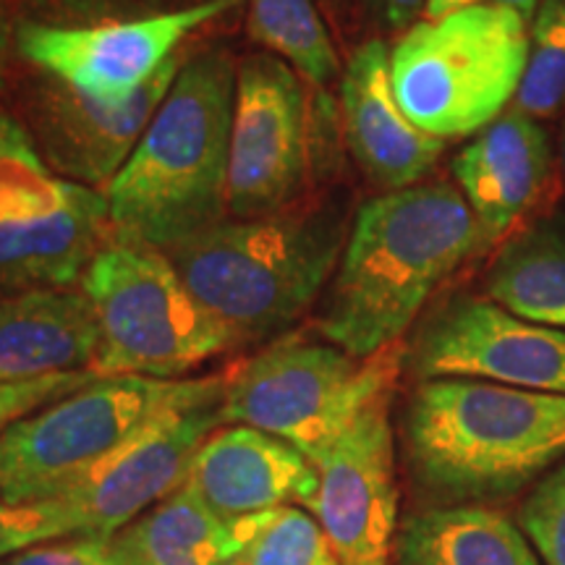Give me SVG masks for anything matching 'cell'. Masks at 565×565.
Masks as SVG:
<instances>
[{
	"instance_id": "1",
	"label": "cell",
	"mask_w": 565,
	"mask_h": 565,
	"mask_svg": "<svg viewBox=\"0 0 565 565\" xmlns=\"http://www.w3.org/2000/svg\"><path fill=\"white\" fill-rule=\"evenodd\" d=\"M482 246L475 212L445 181L385 192L353 215L315 328L353 356L404 341L416 315Z\"/></svg>"
},
{
	"instance_id": "22",
	"label": "cell",
	"mask_w": 565,
	"mask_h": 565,
	"mask_svg": "<svg viewBox=\"0 0 565 565\" xmlns=\"http://www.w3.org/2000/svg\"><path fill=\"white\" fill-rule=\"evenodd\" d=\"M246 30L309 87L324 89L343 76L335 42L315 0H246Z\"/></svg>"
},
{
	"instance_id": "35",
	"label": "cell",
	"mask_w": 565,
	"mask_h": 565,
	"mask_svg": "<svg viewBox=\"0 0 565 565\" xmlns=\"http://www.w3.org/2000/svg\"><path fill=\"white\" fill-rule=\"evenodd\" d=\"M145 3L152 6L154 11H179V9H189V6L207 3V0H145Z\"/></svg>"
},
{
	"instance_id": "20",
	"label": "cell",
	"mask_w": 565,
	"mask_h": 565,
	"mask_svg": "<svg viewBox=\"0 0 565 565\" xmlns=\"http://www.w3.org/2000/svg\"><path fill=\"white\" fill-rule=\"evenodd\" d=\"M398 565H542L508 515L487 505H440L408 515L395 534Z\"/></svg>"
},
{
	"instance_id": "36",
	"label": "cell",
	"mask_w": 565,
	"mask_h": 565,
	"mask_svg": "<svg viewBox=\"0 0 565 565\" xmlns=\"http://www.w3.org/2000/svg\"><path fill=\"white\" fill-rule=\"evenodd\" d=\"M561 168H563V175H565V124L561 129Z\"/></svg>"
},
{
	"instance_id": "8",
	"label": "cell",
	"mask_w": 565,
	"mask_h": 565,
	"mask_svg": "<svg viewBox=\"0 0 565 565\" xmlns=\"http://www.w3.org/2000/svg\"><path fill=\"white\" fill-rule=\"evenodd\" d=\"M406 353L404 341L353 356L333 343L280 335L228 372L225 424L280 437L317 466L372 401L395 391Z\"/></svg>"
},
{
	"instance_id": "29",
	"label": "cell",
	"mask_w": 565,
	"mask_h": 565,
	"mask_svg": "<svg viewBox=\"0 0 565 565\" xmlns=\"http://www.w3.org/2000/svg\"><path fill=\"white\" fill-rule=\"evenodd\" d=\"M0 565H121L113 555L110 540L100 536H63L32 545L21 553L6 557Z\"/></svg>"
},
{
	"instance_id": "28",
	"label": "cell",
	"mask_w": 565,
	"mask_h": 565,
	"mask_svg": "<svg viewBox=\"0 0 565 565\" xmlns=\"http://www.w3.org/2000/svg\"><path fill=\"white\" fill-rule=\"evenodd\" d=\"M95 380H100L97 372H68L21 380V383H0V433H6L13 422L24 419L38 408L63 398V395L82 391L84 385L95 383Z\"/></svg>"
},
{
	"instance_id": "9",
	"label": "cell",
	"mask_w": 565,
	"mask_h": 565,
	"mask_svg": "<svg viewBox=\"0 0 565 565\" xmlns=\"http://www.w3.org/2000/svg\"><path fill=\"white\" fill-rule=\"evenodd\" d=\"M238 6L242 0H207L179 11L89 24L19 19L13 26V55L87 100L124 105L179 58L196 32Z\"/></svg>"
},
{
	"instance_id": "4",
	"label": "cell",
	"mask_w": 565,
	"mask_h": 565,
	"mask_svg": "<svg viewBox=\"0 0 565 565\" xmlns=\"http://www.w3.org/2000/svg\"><path fill=\"white\" fill-rule=\"evenodd\" d=\"M408 466L448 500L519 492L565 458V395L487 380H422L404 416Z\"/></svg>"
},
{
	"instance_id": "12",
	"label": "cell",
	"mask_w": 565,
	"mask_h": 565,
	"mask_svg": "<svg viewBox=\"0 0 565 565\" xmlns=\"http://www.w3.org/2000/svg\"><path fill=\"white\" fill-rule=\"evenodd\" d=\"M223 424V398L162 416L47 500L68 515L74 534L113 540L186 484L194 456Z\"/></svg>"
},
{
	"instance_id": "25",
	"label": "cell",
	"mask_w": 565,
	"mask_h": 565,
	"mask_svg": "<svg viewBox=\"0 0 565 565\" xmlns=\"http://www.w3.org/2000/svg\"><path fill=\"white\" fill-rule=\"evenodd\" d=\"M513 110L553 118L565 110V0H542L529 30V61Z\"/></svg>"
},
{
	"instance_id": "11",
	"label": "cell",
	"mask_w": 565,
	"mask_h": 565,
	"mask_svg": "<svg viewBox=\"0 0 565 565\" xmlns=\"http://www.w3.org/2000/svg\"><path fill=\"white\" fill-rule=\"evenodd\" d=\"M183 61L181 53L124 105L87 100L51 76L13 61L6 95L17 103L13 116L24 124L45 166L63 181L103 192L129 160Z\"/></svg>"
},
{
	"instance_id": "31",
	"label": "cell",
	"mask_w": 565,
	"mask_h": 565,
	"mask_svg": "<svg viewBox=\"0 0 565 565\" xmlns=\"http://www.w3.org/2000/svg\"><path fill=\"white\" fill-rule=\"evenodd\" d=\"M13 26H17V21L11 17V0H0V95H6L13 61H17V55H13Z\"/></svg>"
},
{
	"instance_id": "26",
	"label": "cell",
	"mask_w": 565,
	"mask_h": 565,
	"mask_svg": "<svg viewBox=\"0 0 565 565\" xmlns=\"http://www.w3.org/2000/svg\"><path fill=\"white\" fill-rule=\"evenodd\" d=\"M519 521L542 565H565V461L534 487Z\"/></svg>"
},
{
	"instance_id": "30",
	"label": "cell",
	"mask_w": 565,
	"mask_h": 565,
	"mask_svg": "<svg viewBox=\"0 0 565 565\" xmlns=\"http://www.w3.org/2000/svg\"><path fill=\"white\" fill-rule=\"evenodd\" d=\"M370 17L387 32H406L424 11V0H362Z\"/></svg>"
},
{
	"instance_id": "17",
	"label": "cell",
	"mask_w": 565,
	"mask_h": 565,
	"mask_svg": "<svg viewBox=\"0 0 565 565\" xmlns=\"http://www.w3.org/2000/svg\"><path fill=\"white\" fill-rule=\"evenodd\" d=\"M454 175L482 246L494 244L540 204L553 181V147L534 118L511 108L458 152Z\"/></svg>"
},
{
	"instance_id": "6",
	"label": "cell",
	"mask_w": 565,
	"mask_h": 565,
	"mask_svg": "<svg viewBox=\"0 0 565 565\" xmlns=\"http://www.w3.org/2000/svg\"><path fill=\"white\" fill-rule=\"evenodd\" d=\"M79 288L92 303L100 377L183 380L196 366L238 349V341L189 291L166 252L113 242L84 270Z\"/></svg>"
},
{
	"instance_id": "14",
	"label": "cell",
	"mask_w": 565,
	"mask_h": 565,
	"mask_svg": "<svg viewBox=\"0 0 565 565\" xmlns=\"http://www.w3.org/2000/svg\"><path fill=\"white\" fill-rule=\"evenodd\" d=\"M393 393L372 401L317 463L307 511L320 521L341 565H387L398 534Z\"/></svg>"
},
{
	"instance_id": "19",
	"label": "cell",
	"mask_w": 565,
	"mask_h": 565,
	"mask_svg": "<svg viewBox=\"0 0 565 565\" xmlns=\"http://www.w3.org/2000/svg\"><path fill=\"white\" fill-rule=\"evenodd\" d=\"M108 202L84 189L53 215L0 223V294L74 288L92 259L113 242Z\"/></svg>"
},
{
	"instance_id": "23",
	"label": "cell",
	"mask_w": 565,
	"mask_h": 565,
	"mask_svg": "<svg viewBox=\"0 0 565 565\" xmlns=\"http://www.w3.org/2000/svg\"><path fill=\"white\" fill-rule=\"evenodd\" d=\"M487 296L521 320L565 330V238L536 236L505 249Z\"/></svg>"
},
{
	"instance_id": "3",
	"label": "cell",
	"mask_w": 565,
	"mask_h": 565,
	"mask_svg": "<svg viewBox=\"0 0 565 565\" xmlns=\"http://www.w3.org/2000/svg\"><path fill=\"white\" fill-rule=\"evenodd\" d=\"M349 231L343 200L303 194L270 215L225 217L166 254L202 307L249 345L286 335L322 299Z\"/></svg>"
},
{
	"instance_id": "10",
	"label": "cell",
	"mask_w": 565,
	"mask_h": 565,
	"mask_svg": "<svg viewBox=\"0 0 565 565\" xmlns=\"http://www.w3.org/2000/svg\"><path fill=\"white\" fill-rule=\"evenodd\" d=\"M312 168V110L307 82L270 53L236 66L228 217L246 221L278 212L307 194Z\"/></svg>"
},
{
	"instance_id": "13",
	"label": "cell",
	"mask_w": 565,
	"mask_h": 565,
	"mask_svg": "<svg viewBox=\"0 0 565 565\" xmlns=\"http://www.w3.org/2000/svg\"><path fill=\"white\" fill-rule=\"evenodd\" d=\"M412 356L422 380H487L565 395V330L521 320L490 299L461 296L437 309Z\"/></svg>"
},
{
	"instance_id": "34",
	"label": "cell",
	"mask_w": 565,
	"mask_h": 565,
	"mask_svg": "<svg viewBox=\"0 0 565 565\" xmlns=\"http://www.w3.org/2000/svg\"><path fill=\"white\" fill-rule=\"evenodd\" d=\"M492 3L505 6V9H513L515 13H521V17H524L526 21H532L542 0H492Z\"/></svg>"
},
{
	"instance_id": "33",
	"label": "cell",
	"mask_w": 565,
	"mask_h": 565,
	"mask_svg": "<svg viewBox=\"0 0 565 565\" xmlns=\"http://www.w3.org/2000/svg\"><path fill=\"white\" fill-rule=\"evenodd\" d=\"M484 3V0H424V21H437L450 17V13L471 9V6Z\"/></svg>"
},
{
	"instance_id": "2",
	"label": "cell",
	"mask_w": 565,
	"mask_h": 565,
	"mask_svg": "<svg viewBox=\"0 0 565 565\" xmlns=\"http://www.w3.org/2000/svg\"><path fill=\"white\" fill-rule=\"evenodd\" d=\"M236 66L228 47H204L181 63L129 160L103 189L118 242L168 252L228 217Z\"/></svg>"
},
{
	"instance_id": "18",
	"label": "cell",
	"mask_w": 565,
	"mask_h": 565,
	"mask_svg": "<svg viewBox=\"0 0 565 565\" xmlns=\"http://www.w3.org/2000/svg\"><path fill=\"white\" fill-rule=\"evenodd\" d=\"M100 330L82 288L0 294V383L95 372Z\"/></svg>"
},
{
	"instance_id": "21",
	"label": "cell",
	"mask_w": 565,
	"mask_h": 565,
	"mask_svg": "<svg viewBox=\"0 0 565 565\" xmlns=\"http://www.w3.org/2000/svg\"><path fill=\"white\" fill-rule=\"evenodd\" d=\"M110 547L121 565H233L242 550L233 526L210 511L192 484L134 519Z\"/></svg>"
},
{
	"instance_id": "5",
	"label": "cell",
	"mask_w": 565,
	"mask_h": 565,
	"mask_svg": "<svg viewBox=\"0 0 565 565\" xmlns=\"http://www.w3.org/2000/svg\"><path fill=\"white\" fill-rule=\"evenodd\" d=\"M529 61V21L479 3L416 21L391 51V79L416 129L435 139L479 134L515 100Z\"/></svg>"
},
{
	"instance_id": "32",
	"label": "cell",
	"mask_w": 565,
	"mask_h": 565,
	"mask_svg": "<svg viewBox=\"0 0 565 565\" xmlns=\"http://www.w3.org/2000/svg\"><path fill=\"white\" fill-rule=\"evenodd\" d=\"M24 141H32V137L24 129V124L13 116V110H9L0 103V152L24 145Z\"/></svg>"
},
{
	"instance_id": "37",
	"label": "cell",
	"mask_w": 565,
	"mask_h": 565,
	"mask_svg": "<svg viewBox=\"0 0 565 565\" xmlns=\"http://www.w3.org/2000/svg\"><path fill=\"white\" fill-rule=\"evenodd\" d=\"M324 3H328V0H324Z\"/></svg>"
},
{
	"instance_id": "24",
	"label": "cell",
	"mask_w": 565,
	"mask_h": 565,
	"mask_svg": "<svg viewBox=\"0 0 565 565\" xmlns=\"http://www.w3.org/2000/svg\"><path fill=\"white\" fill-rule=\"evenodd\" d=\"M233 532L242 545L233 565H341L320 521L296 505L249 515Z\"/></svg>"
},
{
	"instance_id": "27",
	"label": "cell",
	"mask_w": 565,
	"mask_h": 565,
	"mask_svg": "<svg viewBox=\"0 0 565 565\" xmlns=\"http://www.w3.org/2000/svg\"><path fill=\"white\" fill-rule=\"evenodd\" d=\"M74 536L68 515L51 500L17 503L0 494V561L40 545V542Z\"/></svg>"
},
{
	"instance_id": "7",
	"label": "cell",
	"mask_w": 565,
	"mask_h": 565,
	"mask_svg": "<svg viewBox=\"0 0 565 565\" xmlns=\"http://www.w3.org/2000/svg\"><path fill=\"white\" fill-rule=\"evenodd\" d=\"M228 372L207 377H100L0 433V494L47 500L162 416L221 401Z\"/></svg>"
},
{
	"instance_id": "16",
	"label": "cell",
	"mask_w": 565,
	"mask_h": 565,
	"mask_svg": "<svg viewBox=\"0 0 565 565\" xmlns=\"http://www.w3.org/2000/svg\"><path fill=\"white\" fill-rule=\"evenodd\" d=\"M186 484L217 519L233 526L280 505H307L320 475L291 443L246 424H228L204 440Z\"/></svg>"
},
{
	"instance_id": "15",
	"label": "cell",
	"mask_w": 565,
	"mask_h": 565,
	"mask_svg": "<svg viewBox=\"0 0 565 565\" xmlns=\"http://www.w3.org/2000/svg\"><path fill=\"white\" fill-rule=\"evenodd\" d=\"M341 126L353 162L383 194L422 183L445 152V141L416 129L401 108L383 40L362 42L343 66Z\"/></svg>"
}]
</instances>
